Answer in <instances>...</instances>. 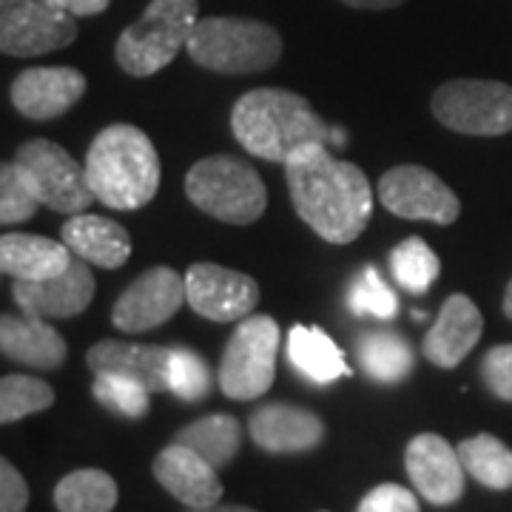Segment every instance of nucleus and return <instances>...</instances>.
Returning <instances> with one entry per match:
<instances>
[{
    "mask_svg": "<svg viewBox=\"0 0 512 512\" xmlns=\"http://www.w3.org/2000/svg\"><path fill=\"white\" fill-rule=\"evenodd\" d=\"M356 512H419V498L402 484H379L362 498Z\"/></svg>",
    "mask_w": 512,
    "mask_h": 512,
    "instance_id": "nucleus-36",
    "label": "nucleus"
},
{
    "mask_svg": "<svg viewBox=\"0 0 512 512\" xmlns=\"http://www.w3.org/2000/svg\"><path fill=\"white\" fill-rule=\"evenodd\" d=\"M165 384L168 393H174L183 402H202L211 393V367L205 365L197 350L168 348V365H165Z\"/></svg>",
    "mask_w": 512,
    "mask_h": 512,
    "instance_id": "nucleus-32",
    "label": "nucleus"
},
{
    "mask_svg": "<svg viewBox=\"0 0 512 512\" xmlns=\"http://www.w3.org/2000/svg\"><path fill=\"white\" fill-rule=\"evenodd\" d=\"M458 458L478 484L490 490H512V450L490 433H478L456 447Z\"/></svg>",
    "mask_w": 512,
    "mask_h": 512,
    "instance_id": "nucleus-28",
    "label": "nucleus"
},
{
    "mask_svg": "<svg viewBox=\"0 0 512 512\" xmlns=\"http://www.w3.org/2000/svg\"><path fill=\"white\" fill-rule=\"evenodd\" d=\"M188 57L217 74H256L274 69L282 57V37L271 23L251 18L197 20Z\"/></svg>",
    "mask_w": 512,
    "mask_h": 512,
    "instance_id": "nucleus-4",
    "label": "nucleus"
},
{
    "mask_svg": "<svg viewBox=\"0 0 512 512\" xmlns=\"http://www.w3.org/2000/svg\"><path fill=\"white\" fill-rule=\"evenodd\" d=\"M285 177L293 208L313 234L333 245L362 237L373 211V188L359 165L333 157L328 146H313L285 163Z\"/></svg>",
    "mask_w": 512,
    "mask_h": 512,
    "instance_id": "nucleus-1",
    "label": "nucleus"
},
{
    "mask_svg": "<svg viewBox=\"0 0 512 512\" xmlns=\"http://www.w3.org/2000/svg\"><path fill=\"white\" fill-rule=\"evenodd\" d=\"M248 427L265 453H308L325 439V421L293 404H262Z\"/></svg>",
    "mask_w": 512,
    "mask_h": 512,
    "instance_id": "nucleus-19",
    "label": "nucleus"
},
{
    "mask_svg": "<svg viewBox=\"0 0 512 512\" xmlns=\"http://www.w3.org/2000/svg\"><path fill=\"white\" fill-rule=\"evenodd\" d=\"M288 359L291 365L316 384H330L350 376L342 348L316 325H296L288 336Z\"/></svg>",
    "mask_w": 512,
    "mask_h": 512,
    "instance_id": "nucleus-24",
    "label": "nucleus"
},
{
    "mask_svg": "<svg viewBox=\"0 0 512 512\" xmlns=\"http://www.w3.org/2000/svg\"><path fill=\"white\" fill-rule=\"evenodd\" d=\"M441 126L470 137H501L512 131V86L498 80H450L433 94Z\"/></svg>",
    "mask_w": 512,
    "mask_h": 512,
    "instance_id": "nucleus-8",
    "label": "nucleus"
},
{
    "mask_svg": "<svg viewBox=\"0 0 512 512\" xmlns=\"http://www.w3.org/2000/svg\"><path fill=\"white\" fill-rule=\"evenodd\" d=\"M231 128L239 146L268 163H291L313 146H328L330 128L311 103L285 89H254L234 103Z\"/></svg>",
    "mask_w": 512,
    "mask_h": 512,
    "instance_id": "nucleus-2",
    "label": "nucleus"
},
{
    "mask_svg": "<svg viewBox=\"0 0 512 512\" xmlns=\"http://www.w3.org/2000/svg\"><path fill=\"white\" fill-rule=\"evenodd\" d=\"M12 296L20 313L40 319H72L89 311L94 299V276L89 262L74 256L72 265L60 276H52L46 282H15Z\"/></svg>",
    "mask_w": 512,
    "mask_h": 512,
    "instance_id": "nucleus-16",
    "label": "nucleus"
},
{
    "mask_svg": "<svg viewBox=\"0 0 512 512\" xmlns=\"http://www.w3.org/2000/svg\"><path fill=\"white\" fill-rule=\"evenodd\" d=\"M188 512H256L251 507H239V504H214V507H205V510H188Z\"/></svg>",
    "mask_w": 512,
    "mask_h": 512,
    "instance_id": "nucleus-40",
    "label": "nucleus"
},
{
    "mask_svg": "<svg viewBox=\"0 0 512 512\" xmlns=\"http://www.w3.org/2000/svg\"><path fill=\"white\" fill-rule=\"evenodd\" d=\"M177 444H183L188 450H194L197 456H202L208 464L214 467H225L231 464L234 456L239 453V444H242V427L234 416L228 413H211V416H202L194 424L183 427L177 436Z\"/></svg>",
    "mask_w": 512,
    "mask_h": 512,
    "instance_id": "nucleus-26",
    "label": "nucleus"
},
{
    "mask_svg": "<svg viewBox=\"0 0 512 512\" xmlns=\"http://www.w3.org/2000/svg\"><path fill=\"white\" fill-rule=\"evenodd\" d=\"M72 248L60 239L35 234H3L0 239V271L15 282H46L72 265Z\"/></svg>",
    "mask_w": 512,
    "mask_h": 512,
    "instance_id": "nucleus-21",
    "label": "nucleus"
},
{
    "mask_svg": "<svg viewBox=\"0 0 512 512\" xmlns=\"http://www.w3.org/2000/svg\"><path fill=\"white\" fill-rule=\"evenodd\" d=\"M92 393L106 410L126 419H143L151 410V390L123 373H94Z\"/></svg>",
    "mask_w": 512,
    "mask_h": 512,
    "instance_id": "nucleus-31",
    "label": "nucleus"
},
{
    "mask_svg": "<svg viewBox=\"0 0 512 512\" xmlns=\"http://www.w3.org/2000/svg\"><path fill=\"white\" fill-rule=\"evenodd\" d=\"M504 316L512 322V279L510 285H507V291H504Z\"/></svg>",
    "mask_w": 512,
    "mask_h": 512,
    "instance_id": "nucleus-42",
    "label": "nucleus"
},
{
    "mask_svg": "<svg viewBox=\"0 0 512 512\" xmlns=\"http://www.w3.org/2000/svg\"><path fill=\"white\" fill-rule=\"evenodd\" d=\"M29 507V484L12 461H0V512H23Z\"/></svg>",
    "mask_w": 512,
    "mask_h": 512,
    "instance_id": "nucleus-37",
    "label": "nucleus"
},
{
    "mask_svg": "<svg viewBox=\"0 0 512 512\" xmlns=\"http://www.w3.org/2000/svg\"><path fill=\"white\" fill-rule=\"evenodd\" d=\"M117 481L103 470H74L55 487L57 512H111L117 507Z\"/></svg>",
    "mask_w": 512,
    "mask_h": 512,
    "instance_id": "nucleus-27",
    "label": "nucleus"
},
{
    "mask_svg": "<svg viewBox=\"0 0 512 512\" xmlns=\"http://www.w3.org/2000/svg\"><path fill=\"white\" fill-rule=\"evenodd\" d=\"M481 333H484V316L476 308V302L464 293H453L444 302L436 325L427 330L421 353L436 367L453 370L476 348Z\"/></svg>",
    "mask_w": 512,
    "mask_h": 512,
    "instance_id": "nucleus-18",
    "label": "nucleus"
},
{
    "mask_svg": "<svg viewBox=\"0 0 512 512\" xmlns=\"http://www.w3.org/2000/svg\"><path fill=\"white\" fill-rule=\"evenodd\" d=\"M185 197L202 214L228 225H251L268 208V188L254 165L231 154H214L191 165Z\"/></svg>",
    "mask_w": 512,
    "mask_h": 512,
    "instance_id": "nucleus-5",
    "label": "nucleus"
},
{
    "mask_svg": "<svg viewBox=\"0 0 512 512\" xmlns=\"http://www.w3.org/2000/svg\"><path fill=\"white\" fill-rule=\"evenodd\" d=\"M43 202L37 200L32 185L20 174L15 163H6L0 168V222L3 225H18L32 220Z\"/></svg>",
    "mask_w": 512,
    "mask_h": 512,
    "instance_id": "nucleus-34",
    "label": "nucleus"
},
{
    "mask_svg": "<svg viewBox=\"0 0 512 512\" xmlns=\"http://www.w3.org/2000/svg\"><path fill=\"white\" fill-rule=\"evenodd\" d=\"M77 18L49 0H0V52L37 57L72 46Z\"/></svg>",
    "mask_w": 512,
    "mask_h": 512,
    "instance_id": "nucleus-10",
    "label": "nucleus"
},
{
    "mask_svg": "<svg viewBox=\"0 0 512 512\" xmlns=\"http://www.w3.org/2000/svg\"><path fill=\"white\" fill-rule=\"evenodd\" d=\"M86 94V77L72 66H37L12 80V106L29 120H57Z\"/></svg>",
    "mask_w": 512,
    "mask_h": 512,
    "instance_id": "nucleus-15",
    "label": "nucleus"
},
{
    "mask_svg": "<svg viewBox=\"0 0 512 512\" xmlns=\"http://www.w3.org/2000/svg\"><path fill=\"white\" fill-rule=\"evenodd\" d=\"M60 237L72 248L74 256L86 259L89 265H97V268H109V271L123 268L131 256L128 231L109 217L74 214L66 220Z\"/></svg>",
    "mask_w": 512,
    "mask_h": 512,
    "instance_id": "nucleus-22",
    "label": "nucleus"
},
{
    "mask_svg": "<svg viewBox=\"0 0 512 512\" xmlns=\"http://www.w3.org/2000/svg\"><path fill=\"white\" fill-rule=\"evenodd\" d=\"M0 350L6 359L35 370H57L66 362V339L40 316H3L0 319Z\"/></svg>",
    "mask_w": 512,
    "mask_h": 512,
    "instance_id": "nucleus-20",
    "label": "nucleus"
},
{
    "mask_svg": "<svg viewBox=\"0 0 512 512\" xmlns=\"http://www.w3.org/2000/svg\"><path fill=\"white\" fill-rule=\"evenodd\" d=\"M390 271L404 291L419 296L430 291V285L439 279L441 262L424 239L410 237L390 251Z\"/></svg>",
    "mask_w": 512,
    "mask_h": 512,
    "instance_id": "nucleus-29",
    "label": "nucleus"
},
{
    "mask_svg": "<svg viewBox=\"0 0 512 512\" xmlns=\"http://www.w3.org/2000/svg\"><path fill=\"white\" fill-rule=\"evenodd\" d=\"M86 365L94 373H123L137 382H143L151 393L168 390L165 384V365H168V348L160 345H131L117 339H103L89 348Z\"/></svg>",
    "mask_w": 512,
    "mask_h": 512,
    "instance_id": "nucleus-23",
    "label": "nucleus"
},
{
    "mask_svg": "<svg viewBox=\"0 0 512 512\" xmlns=\"http://www.w3.org/2000/svg\"><path fill=\"white\" fill-rule=\"evenodd\" d=\"M154 478L163 484L165 493H171L188 510H205L220 504L222 481L217 467L208 464L183 444L171 441L160 456L154 458Z\"/></svg>",
    "mask_w": 512,
    "mask_h": 512,
    "instance_id": "nucleus-17",
    "label": "nucleus"
},
{
    "mask_svg": "<svg viewBox=\"0 0 512 512\" xmlns=\"http://www.w3.org/2000/svg\"><path fill=\"white\" fill-rule=\"evenodd\" d=\"M481 379L501 402H512V345H498L481 359Z\"/></svg>",
    "mask_w": 512,
    "mask_h": 512,
    "instance_id": "nucleus-35",
    "label": "nucleus"
},
{
    "mask_svg": "<svg viewBox=\"0 0 512 512\" xmlns=\"http://www.w3.org/2000/svg\"><path fill=\"white\" fill-rule=\"evenodd\" d=\"M15 165L32 185L37 200L57 214H83L97 200L86 177V165L77 163L66 148L52 140L37 137L23 143L15 154Z\"/></svg>",
    "mask_w": 512,
    "mask_h": 512,
    "instance_id": "nucleus-9",
    "label": "nucleus"
},
{
    "mask_svg": "<svg viewBox=\"0 0 512 512\" xmlns=\"http://www.w3.org/2000/svg\"><path fill=\"white\" fill-rule=\"evenodd\" d=\"M86 177L94 197L114 211H140L157 197L160 154L146 131L128 123L106 126L86 154Z\"/></svg>",
    "mask_w": 512,
    "mask_h": 512,
    "instance_id": "nucleus-3",
    "label": "nucleus"
},
{
    "mask_svg": "<svg viewBox=\"0 0 512 512\" xmlns=\"http://www.w3.org/2000/svg\"><path fill=\"white\" fill-rule=\"evenodd\" d=\"M279 325L274 316H245L231 333L220 359L217 382L234 402H251L271 390L279 353Z\"/></svg>",
    "mask_w": 512,
    "mask_h": 512,
    "instance_id": "nucleus-7",
    "label": "nucleus"
},
{
    "mask_svg": "<svg viewBox=\"0 0 512 512\" xmlns=\"http://www.w3.org/2000/svg\"><path fill=\"white\" fill-rule=\"evenodd\" d=\"M49 3L63 9V12H69L74 18H92V15L106 12L111 0H49Z\"/></svg>",
    "mask_w": 512,
    "mask_h": 512,
    "instance_id": "nucleus-38",
    "label": "nucleus"
},
{
    "mask_svg": "<svg viewBox=\"0 0 512 512\" xmlns=\"http://www.w3.org/2000/svg\"><path fill=\"white\" fill-rule=\"evenodd\" d=\"M350 311L356 316H376V319H393L396 311H399V302L393 291L387 288L382 276L376 268H365L362 274L353 279L350 285Z\"/></svg>",
    "mask_w": 512,
    "mask_h": 512,
    "instance_id": "nucleus-33",
    "label": "nucleus"
},
{
    "mask_svg": "<svg viewBox=\"0 0 512 512\" xmlns=\"http://www.w3.org/2000/svg\"><path fill=\"white\" fill-rule=\"evenodd\" d=\"M197 0H151L146 12L117 37V63L131 77H151L188 49L197 26Z\"/></svg>",
    "mask_w": 512,
    "mask_h": 512,
    "instance_id": "nucleus-6",
    "label": "nucleus"
},
{
    "mask_svg": "<svg viewBox=\"0 0 512 512\" xmlns=\"http://www.w3.org/2000/svg\"><path fill=\"white\" fill-rule=\"evenodd\" d=\"M350 9H373V12H382V9H396L402 6L404 0H342Z\"/></svg>",
    "mask_w": 512,
    "mask_h": 512,
    "instance_id": "nucleus-39",
    "label": "nucleus"
},
{
    "mask_svg": "<svg viewBox=\"0 0 512 512\" xmlns=\"http://www.w3.org/2000/svg\"><path fill=\"white\" fill-rule=\"evenodd\" d=\"M52 404H55V390L43 379L9 373L0 382V421L3 424L35 416L40 410H49Z\"/></svg>",
    "mask_w": 512,
    "mask_h": 512,
    "instance_id": "nucleus-30",
    "label": "nucleus"
},
{
    "mask_svg": "<svg viewBox=\"0 0 512 512\" xmlns=\"http://www.w3.org/2000/svg\"><path fill=\"white\" fill-rule=\"evenodd\" d=\"M322 512H325V510H322Z\"/></svg>",
    "mask_w": 512,
    "mask_h": 512,
    "instance_id": "nucleus-43",
    "label": "nucleus"
},
{
    "mask_svg": "<svg viewBox=\"0 0 512 512\" xmlns=\"http://www.w3.org/2000/svg\"><path fill=\"white\" fill-rule=\"evenodd\" d=\"M356 350H359L362 370L373 382H404L413 373V365H416L410 342L399 333H393V330H370L359 339Z\"/></svg>",
    "mask_w": 512,
    "mask_h": 512,
    "instance_id": "nucleus-25",
    "label": "nucleus"
},
{
    "mask_svg": "<svg viewBox=\"0 0 512 512\" xmlns=\"http://www.w3.org/2000/svg\"><path fill=\"white\" fill-rule=\"evenodd\" d=\"M188 302L185 293V276H180L174 268L157 265L146 274H140L120 299L111 308V322L114 328L126 333H146L165 325L174 313Z\"/></svg>",
    "mask_w": 512,
    "mask_h": 512,
    "instance_id": "nucleus-12",
    "label": "nucleus"
},
{
    "mask_svg": "<svg viewBox=\"0 0 512 512\" xmlns=\"http://www.w3.org/2000/svg\"><path fill=\"white\" fill-rule=\"evenodd\" d=\"M345 140H348V137H345V131H342V128H330V143H333V146H345Z\"/></svg>",
    "mask_w": 512,
    "mask_h": 512,
    "instance_id": "nucleus-41",
    "label": "nucleus"
},
{
    "mask_svg": "<svg viewBox=\"0 0 512 512\" xmlns=\"http://www.w3.org/2000/svg\"><path fill=\"white\" fill-rule=\"evenodd\" d=\"M382 205L402 220H427L453 225L461 214V202L453 188L424 165L404 163L390 168L379 180Z\"/></svg>",
    "mask_w": 512,
    "mask_h": 512,
    "instance_id": "nucleus-11",
    "label": "nucleus"
},
{
    "mask_svg": "<svg viewBox=\"0 0 512 512\" xmlns=\"http://www.w3.org/2000/svg\"><path fill=\"white\" fill-rule=\"evenodd\" d=\"M185 293L194 313L211 322H239L251 316L259 302V285L254 276L214 262H197L188 268Z\"/></svg>",
    "mask_w": 512,
    "mask_h": 512,
    "instance_id": "nucleus-13",
    "label": "nucleus"
},
{
    "mask_svg": "<svg viewBox=\"0 0 512 512\" xmlns=\"http://www.w3.org/2000/svg\"><path fill=\"white\" fill-rule=\"evenodd\" d=\"M404 467L416 493L436 504L450 507L464 495V464L458 450L436 433H421L404 450Z\"/></svg>",
    "mask_w": 512,
    "mask_h": 512,
    "instance_id": "nucleus-14",
    "label": "nucleus"
}]
</instances>
